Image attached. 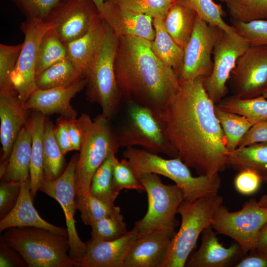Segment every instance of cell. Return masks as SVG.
I'll return each mask as SVG.
<instances>
[{
    "instance_id": "obj_28",
    "label": "cell",
    "mask_w": 267,
    "mask_h": 267,
    "mask_svg": "<svg viewBox=\"0 0 267 267\" xmlns=\"http://www.w3.org/2000/svg\"><path fill=\"white\" fill-rule=\"evenodd\" d=\"M153 25L155 36L151 41V48L165 65L173 69L178 78L183 66L184 50L167 31L164 19L153 18Z\"/></svg>"
},
{
    "instance_id": "obj_14",
    "label": "cell",
    "mask_w": 267,
    "mask_h": 267,
    "mask_svg": "<svg viewBox=\"0 0 267 267\" xmlns=\"http://www.w3.org/2000/svg\"><path fill=\"white\" fill-rule=\"evenodd\" d=\"M222 31L219 27L210 25L197 16L193 31L183 50L179 81L199 77L206 78L211 74L213 68L211 55Z\"/></svg>"
},
{
    "instance_id": "obj_44",
    "label": "cell",
    "mask_w": 267,
    "mask_h": 267,
    "mask_svg": "<svg viewBox=\"0 0 267 267\" xmlns=\"http://www.w3.org/2000/svg\"><path fill=\"white\" fill-rule=\"evenodd\" d=\"M23 47V43L9 45L0 44V88L11 86L10 77Z\"/></svg>"
},
{
    "instance_id": "obj_1",
    "label": "cell",
    "mask_w": 267,
    "mask_h": 267,
    "mask_svg": "<svg viewBox=\"0 0 267 267\" xmlns=\"http://www.w3.org/2000/svg\"><path fill=\"white\" fill-rule=\"evenodd\" d=\"M203 77L179 82V89L158 118L178 157L199 176H214L226 167V140Z\"/></svg>"
},
{
    "instance_id": "obj_18",
    "label": "cell",
    "mask_w": 267,
    "mask_h": 267,
    "mask_svg": "<svg viewBox=\"0 0 267 267\" xmlns=\"http://www.w3.org/2000/svg\"><path fill=\"white\" fill-rule=\"evenodd\" d=\"M103 21L118 38L134 36L152 41L155 36L153 18L146 14L122 8L107 0L99 10Z\"/></svg>"
},
{
    "instance_id": "obj_6",
    "label": "cell",
    "mask_w": 267,
    "mask_h": 267,
    "mask_svg": "<svg viewBox=\"0 0 267 267\" xmlns=\"http://www.w3.org/2000/svg\"><path fill=\"white\" fill-rule=\"evenodd\" d=\"M78 119L82 137L76 169V195L89 190L96 170L119 149L109 119L100 114L92 120L84 113Z\"/></svg>"
},
{
    "instance_id": "obj_17",
    "label": "cell",
    "mask_w": 267,
    "mask_h": 267,
    "mask_svg": "<svg viewBox=\"0 0 267 267\" xmlns=\"http://www.w3.org/2000/svg\"><path fill=\"white\" fill-rule=\"evenodd\" d=\"M28 117L17 92L11 86L0 88V163L9 161L14 144Z\"/></svg>"
},
{
    "instance_id": "obj_39",
    "label": "cell",
    "mask_w": 267,
    "mask_h": 267,
    "mask_svg": "<svg viewBox=\"0 0 267 267\" xmlns=\"http://www.w3.org/2000/svg\"><path fill=\"white\" fill-rule=\"evenodd\" d=\"M90 226L91 238L89 241L92 242L115 240L128 231L121 213L97 220Z\"/></svg>"
},
{
    "instance_id": "obj_12",
    "label": "cell",
    "mask_w": 267,
    "mask_h": 267,
    "mask_svg": "<svg viewBox=\"0 0 267 267\" xmlns=\"http://www.w3.org/2000/svg\"><path fill=\"white\" fill-rule=\"evenodd\" d=\"M78 157L79 154L73 155L60 176L53 180H44L39 189L60 204L64 213L68 233L69 255L75 261L83 258L88 249L87 243L80 239L77 233L74 219Z\"/></svg>"
},
{
    "instance_id": "obj_48",
    "label": "cell",
    "mask_w": 267,
    "mask_h": 267,
    "mask_svg": "<svg viewBox=\"0 0 267 267\" xmlns=\"http://www.w3.org/2000/svg\"><path fill=\"white\" fill-rule=\"evenodd\" d=\"M54 135L56 142L63 154L74 150L67 130V119L61 117L57 119L54 128Z\"/></svg>"
},
{
    "instance_id": "obj_32",
    "label": "cell",
    "mask_w": 267,
    "mask_h": 267,
    "mask_svg": "<svg viewBox=\"0 0 267 267\" xmlns=\"http://www.w3.org/2000/svg\"><path fill=\"white\" fill-rule=\"evenodd\" d=\"M216 105L222 109L245 116L253 126L267 121V99L262 95L249 99L232 95L225 96Z\"/></svg>"
},
{
    "instance_id": "obj_26",
    "label": "cell",
    "mask_w": 267,
    "mask_h": 267,
    "mask_svg": "<svg viewBox=\"0 0 267 267\" xmlns=\"http://www.w3.org/2000/svg\"><path fill=\"white\" fill-rule=\"evenodd\" d=\"M31 149V134L24 127L14 144L6 172L1 179V182H22L30 178Z\"/></svg>"
},
{
    "instance_id": "obj_9",
    "label": "cell",
    "mask_w": 267,
    "mask_h": 267,
    "mask_svg": "<svg viewBox=\"0 0 267 267\" xmlns=\"http://www.w3.org/2000/svg\"><path fill=\"white\" fill-rule=\"evenodd\" d=\"M115 134L119 148L138 145L152 153L178 157L165 137L162 123L156 114L134 100L127 99L126 119Z\"/></svg>"
},
{
    "instance_id": "obj_34",
    "label": "cell",
    "mask_w": 267,
    "mask_h": 267,
    "mask_svg": "<svg viewBox=\"0 0 267 267\" xmlns=\"http://www.w3.org/2000/svg\"><path fill=\"white\" fill-rule=\"evenodd\" d=\"M116 154L111 153L95 172L89 191L94 197L108 204H114L120 191L114 187L113 167Z\"/></svg>"
},
{
    "instance_id": "obj_19",
    "label": "cell",
    "mask_w": 267,
    "mask_h": 267,
    "mask_svg": "<svg viewBox=\"0 0 267 267\" xmlns=\"http://www.w3.org/2000/svg\"><path fill=\"white\" fill-rule=\"evenodd\" d=\"M86 85V78L74 84L47 89H37L23 105L24 109L45 116L58 114L66 119L77 118L78 113L70 104L72 98Z\"/></svg>"
},
{
    "instance_id": "obj_49",
    "label": "cell",
    "mask_w": 267,
    "mask_h": 267,
    "mask_svg": "<svg viewBox=\"0 0 267 267\" xmlns=\"http://www.w3.org/2000/svg\"><path fill=\"white\" fill-rule=\"evenodd\" d=\"M267 141V121L254 125L245 134L238 147L252 143Z\"/></svg>"
},
{
    "instance_id": "obj_11",
    "label": "cell",
    "mask_w": 267,
    "mask_h": 267,
    "mask_svg": "<svg viewBox=\"0 0 267 267\" xmlns=\"http://www.w3.org/2000/svg\"><path fill=\"white\" fill-rule=\"evenodd\" d=\"M52 28L51 23L38 19H26L21 24L24 40L10 77V84L23 105L37 89L35 80L39 45L44 35Z\"/></svg>"
},
{
    "instance_id": "obj_5",
    "label": "cell",
    "mask_w": 267,
    "mask_h": 267,
    "mask_svg": "<svg viewBox=\"0 0 267 267\" xmlns=\"http://www.w3.org/2000/svg\"><path fill=\"white\" fill-rule=\"evenodd\" d=\"M105 23L103 35L86 73V87L89 101L97 103L101 114L109 119L117 110L122 95L114 67L119 39Z\"/></svg>"
},
{
    "instance_id": "obj_53",
    "label": "cell",
    "mask_w": 267,
    "mask_h": 267,
    "mask_svg": "<svg viewBox=\"0 0 267 267\" xmlns=\"http://www.w3.org/2000/svg\"><path fill=\"white\" fill-rule=\"evenodd\" d=\"M257 203L259 206L267 208V194L262 196Z\"/></svg>"
},
{
    "instance_id": "obj_3",
    "label": "cell",
    "mask_w": 267,
    "mask_h": 267,
    "mask_svg": "<svg viewBox=\"0 0 267 267\" xmlns=\"http://www.w3.org/2000/svg\"><path fill=\"white\" fill-rule=\"evenodd\" d=\"M123 156L128 160L138 178L147 173L166 177L181 189L185 200L192 201L217 194L221 185L219 175L192 176L189 167L178 157L164 159L133 146L126 147Z\"/></svg>"
},
{
    "instance_id": "obj_25",
    "label": "cell",
    "mask_w": 267,
    "mask_h": 267,
    "mask_svg": "<svg viewBox=\"0 0 267 267\" xmlns=\"http://www.w3.org/2000/svg\"><path fill=\"white\" fill-rule=\"evenodd\" d=\"M105 23L99 17L88 31L79 38L66 44L67 57L85 73L101 41Z\"/></svg>"
},
{
    "instance_id": "obj_31",
    "label": "cell",
    "mask_w": 267,
    "mask_h": 267,
    "mask_svg": "<svg viewBox=\"0 0 267 267\" xmlns=\"http://www.w3.org/2000/svg\"><path fill=\"white\" fill-rule=\"evenodd\" d=\"M54 128L52 122L46 118L43 136L44 181L53 180L64 171L65 155L56 142Z\"/></svg>"
},
{
    "instance_id": "obj_8",
    "label": "cell",
    "mask_w": 267,
    "mask_h": 267,
    "mask_svg": "<svg viewBox=\"0 0 267 267\" xmlns=\"http://www.w3.org/2000/svg\"><path fill=\"white\" fill-rule=\"evenodd\" d=\"M138 178L147 193L148 210L144 217L135 223L137 238L158 231H165L173 238L178 223L176 215L184 200L183 192L176 184H164L156 174H144Z\"/></svg>"
},
{
    "instance_id": "obj_13",
    "label": "cell",
    "mask_w": 267,
    "mask_h": 267,
    "mask_svg": "<svg viewBox=\"0 0 267 267\" xmlns=\"http://www.w3.org/2000/svg\"><path fill=\"white\" fill-rule=\"evenodd\" d=\"M251 44L236 33L222 30L213 50V68L211 74L204 78L203 86L209 98L217 104L228 92L227 83L237 60Z\"/></svg>"
},
{
    "instance_id": "obj_24",
    "label": "cell",
    "mask_w": 267,
    "mask_h": 267,
    "mask_svg": "<svg viewBox=\"0 0 267 267\" xmlns=\"http://www.w3.org/2000/svg\"><path fill=\"white\" fill-rule=\"evenodd\" d=\"M46 116L35 111L28 118L25 127L32 136L30 163V190L34 199L44 182L43 166V136Z\"/></svg>"
},
{
    "instance_id": "obj_4",
    "label": "cell",
    "mask_w": 267,
    "mask_h": 267,
    "mask_svg": "<svg viewBox=\"0 0 267 267\" xmlns=\"http://www.w3.org/2000/svg\"><path fill=\"white\" fill-rule=\"evenodd\" d=\"M2 236L29 267H79L67 254L70 248L67 236L33 226L9 227Z\"/></svg>"
},
{
    "instance_id": "obj_29",
    "label": "cell",
    "mask_w": 267,
    "mask_h": 267,
    "mask_svg": "<svg viewBox=\"0 0 267 267\" xmlns=\"http://www.w3.org/2000/svg\"><path fill=\"white\" fill-rule=\"evenodd\" d=\"M197 16L192 8L176 1L164 19L167 31L183 50L193 31Z\"/></svg>"
},
{
    "instance_id": "obj_16",
    "label": "cell",
    "mask_w": 267,
    "mask_h": 267,
    "mask_svg": "<svg viewBox=\"0 0 267 267\" xmlns=\"http://www.w3.org/2000/svg\"><path fill=\"white\" fill-rule=\"evenodd\" d=\"M99 16L92 0H62L45 21L52 25L65 44L86 33Z\"/></svg>"
},
{
    "instance_id": "obj_38",
    "label": "cell",
    "mask_w": 267,
    "mask_h": 267,
    "mask_svg": "<svg viewBox=\"0 0 267 267\" xmlns=\"http://www.w3.org/2000/svg\"><path fill=\"white\" fill-rule=\"evenodd\" d=\"M177 1L192 8L198 16L208 24L217 26L229 33H235L234 28L223 20L226 13L222 5L213 0H177Z\"/></svg>"
},
{
    "instance_id": "obj_35",
    "label": "cell",
    "mask_w": 267,
    "mask_h": 267,
    "mask_svg": "<svg viewBox=\"0 0 267 267\" xmlns=\"http://www.w3.org/2000/svg\"><path fill=\"white\" fill-rule=\"evenodd\" d=\"M67 57L65 44L53 28L47 31L41 41L36 67V76Z\"/></svg>"
},
{
    "instance_id": "obj_47",
    "label": "cell",
    "mask_w": 267,
    "mask_h": 267,
    "mask_svg": "<svg viewBox=\"0 0 267 267\" xmlns=\"http://www.w3.org/2000/svg\"><path fill=\"white\" fill-rule=\"evenodd\" d=\"M25 267L28 265L22 256L0 238V267Z\"/></svg>"
},
{
    "instance_id": "obj_55",
    "label": "cell",
    "mask_w": 267,
    "mask_h": 267,
    "mask_svg": "<svg viewBox=\"0 0 267 267\" xmlns=\"http://www.w3.org/2000/svg\"><path fill=\"white\" fill-rule=\"evenodd\" d=\"M261 95L267 99V84L264 89Z\"/></svg>"
},
{
    "instance_id": "obj_56",
    "label": "cell",
    "mask_w": 267,
    "mask_h": 267,
    "mask_svg": "<svg viewBox=\"0 0 267 267\" xmlns=\"http://www.w3.org/2000/svg\"></svg>"
},
{
    "instance_id": "obj_36",
    "label": "cell",
    "mask_w": 267,
    "mask_h": 267,
    "mask_svg": "<svg viewBox=\"0 0 267 267\" xmlns=\"http://www.w3.org/2000/svg\"><path fill=\"white\" fill-rule=\"evenodd\" d=\"M76 210L80 211L82 222L90 225L99 219L121 213L119 207L105 203L93 196L89 190L76 196Z\"/></svg>"
},
{
    "instance_id": "obj_21",
    "label": "cell",
    "mask_w": 267,
    "mask_h": 267,
    "mask_svg": "<svg viewBox=\"0 0 267 267\" xmlns=\"http://www.w3.org/2000/svg\"><path fill=\"white\" fill-rule=\"evenodd\" d=\"M138 237L134 228L115 240L99 242L88 241L85 256L76 261L81 267H124L126 256Z\"/></svg>"
},
{
    "instance_id": "obj_41",
    "label": "cell",
    "mask_w": 267,
    "mask_h": 267,
    "mask_svg": "<svg viewBox=\"0 0 267 267\" xmlns=\"http://www.w3.org/2000/svg\"><path fill=\"white\" fill-rule=\"evenodd\" d=\"M113 181L115 188L119 191L124 189L135 190L143 192L145 189L139 179L126 158L119 161L115 157L113 167Z\"/></svg>"
},
{
    "instance_id": "obj_10",
    "label": "cell",
    "mask_w": 267,
    "mask_h": 267,
    "mask_svg": "<svg viewBox=\"0 0 267 267\" xmlns=\"http://www.w3.org/2000/svg\"><path fill=\"white\" fill-rule=\"evenodd\" d=\"M267 222V208L259 206L254 199L244 203L238 211L230 212L221 205L215 211L211 226L218 233L232 238L245 255L255 251L257 237Z\"/></svg>"
},
{
    "instance_id": "obj_15",
    "label": "cell",
    "mask_w": 267,
    "mask_h": 267,
    "mask_svg": "<svg viewBox=\"0 0 267 267\" xmlns=\"http://www.w3.org/2000/svg\"><path fill=\"white\" fill-rule=\"evenodd\" d=\"M227 83L232 95L241 98L261 95L267 84V46L251 44L237 59Z\"/></svg>"
},
{
    "instance_id": "obj_52",
    "label": "cell",
    "mask_w": 267,
    "mask_h": 267,
    "mask_svg": "<svg viewBox=\"0 0 267 267\" xmlns=\"http://www.w3.org/2000/svg\"><path fill=\"white\" fill-rule=\"evenodd\" d=\"M255 252L267 257V222L258 232Z\"/></svg>"
},
{
    "instance_id": "obj_33",
    "label": "cell",
    "mask_w": 267,
    "mask_h": 267,
    "mask_svg": "<svg viewBox=\"0 0 267 267\" xmlns=\"http://www.w3.org/2000/svg\"><path fill=\"white\" fill-rule=\"evenodd\" d=\"M215 112L225 135L228 151L234 150L252 124L245 116L222 109L216 104Z\"/></svg>"
},
{
    "instance_id": "obj_50",
    "label": "cell",
    "mask_w": 267,
    "mask_h": 267,
    "mask_svg": "<svg viewBox=\"0 0 267 267\" xmlns=\"http://www.w3.org/2000/svg\"><path fill=\"white\" fill-rule=\"evenodd\" d=\"M244 255L235 267H267V257L257 252H250Z\"/></svg>"
},
{
    "instance_id": "obj_30",
    "label": "cell",
    "mask_w": 267,
    "mask_h": 267,
    "mask_svg": "<svg viewBox=\"0 0 267 267\" xmlns=\"http://www.w3.org/2000/svg\"><path fill=\"white\" fill-rule=\"evenodd\" d=\"M84 78V72L67 58L37 75L35 83L37 89H47L69 86Z\"/></svg>"
},
{
    "instance_id": "obj_20",
    "label": "cell",
    "mask_w": 267,
    "mask_h": 267,
    "mask_svg": "<svg viewBox=\"0 0 267 267\" xmlns=\"http://www.w3.org/2000/svg\"><path fill=\"white\" fill-rule=\"evenodd\" d=\"M211 225L202 231V243L198 250L187 259V267H234L245 254L235 241L230 247H224L219 242Z\"/></svg>"
},
{
    "instance_id": "obj_2",
    "label": "cell",
    "mask_w": 267,
    "mask_h": 267,
    "mask_svg": "<svg viewBox=\"0 0 267 267\" xmlns=\"http://www.w3.org/2000/svg\"><path fill=\"white\" fill-rule=\"evenodd\" d=\"M118 39L114 67L122 95L158 118L179 90L178 77L154 53L151 41L134 36Z\"/></svg>"
},
{
    "instance_id": "obj_54",
    "label": "cell",
    "mask_w": 267,
    "mask_h": 267,
    "mask_svg": "<svg viewBox=\"0 0 267 267\" xmlns=\"http://www.w3.org/2000/svg\"><path fill=\"white\" fill-rule=\"evenodd\" d=\"M92 0L96 5L99 12V10L100 8H101L102 5L107 0Z\"/></svg>"
},
{
    "instance_id": "obj_46",
    "label": "cell",
    "mask_w": 267,
    "mask_h": 267,
    "mask_svg": "<svg viewBox=\"0 0 267 267\" xmlns=\"http://www.w3.org/2000/svg\"><path fill=\"white\" fill-rule=\"evenodd\" d=\"M236 176L234 184L236 190L243 195H249L259 188L263 180L259 174L251 169H243Z\"/></svg>"
},
{
    "instance_id": "obj_51",
    "label": "cell",
    "mask_w": 267,
    "mask_h": 267,
    "mask_svg": "<svg viewBox=\"0 0 267 267\" xmlns=\"http://www.w3.org/2000/svg\"><path fill=\"white\" fill-rule=\"evenodd\" d=\"M67 130L74 150H80L82 133L77 118L67 119Z\"/></svg>"
},
{
    "instance_id": "obj_45",
    "label": "cell",
    "mask_w": 267,
    "mask_h": 267,
    "mask_svg": "<svg viewBox=\"0 0 267 267\" xmlns=\"http://www.w3.org/2000/svg\"><path fill=\"white\" fill-rule=\"evenodd\" d=\"M21 182H6L0 184V219L6 217L15 206L20 194Z\"/></svg>"
},
{
    "instance_id": "obj_37",
    "label": "cell",
    "mask_w": 267,
    "mask_h": 267,
    "mask_svg": "<svg viewBox=\"0 0 267 267\" xmlns=\"http://www.w3.org/2000/svg\"><path fill=\"white\" fill-rule=\"evenodd\" d=\"M226 3L235 22L247 23L267 19V0H221Z\"/></svg>"
},
{
    "instance_id": "obj_7",
    "label": "cell",
    "mask_w": 267,
    "mask_h": 267,
    "mask_svg": "<svg viewBox=\"0 0 267 267\" xmlns=\"http://www.w3.org/2000/svg\"><path fill=\"white\" fill-rule=\"evenodd\" d=\"M222 202L217 193L180 203L177 211L181 218L180 227L171 240L163 267L185 266L199 235L211 225L212 217Z\"/></svg>"
},
{
    "instance_id": "obj_40",
    "label": "cell",
    "mask_w": 267,
    "mask_h": 267,
    "mask_svg": "<svg viewBox=\"0 0 267 267\" xmlns=\"http://www.w3.org/2000/svg\"><path fill=\"white\" fill-rule=\"evenodd\" d=\"M122 8L164 19L177 0H112Z\"/></svg>"
},
{
    "instance_id": "obj_43",
    "label": "cell",
    "mask_w": 267,
    "mask_h": 267,
    "mask_svg": "<svg viewBox=\"0 0 267 267\" xmlns=\"http://www.w3.org/2000/svg\"><path fill=\"white\" fill-rule=\"evenodd\" d=\"M235 33L251 44L267 46V20H258L247 23L233 21Z\"/></svg>"
},
{
    "instance_id": "obj_22",
    "label": "cell",
    "mask_w": 267,
    "mask_h": 267,
    "mask_svg": "<svg viewBox=\"0 0 267 267\" xmlns=\"http://www.w3.org/2000/svg\"><path fill=\"white\" fill-rule=\"evenodd\" d=\"M172 238L163 231L137 238L126 256L124 267H163Z\"/></svg>"
},
{
    "instance_id": "obj_27",
    "label": "cell",
    "mask_w": 267,
    "mask_h": 267,
    "mask_svg": "<svg viewBox=\"0 0 267 267\" xmlns=\"http://www.w3.org/2000/svg\"><path fill=\"white\" fill-rule=\"evenodd\" d=\"M226 163V166L239 171L246 169L254 170L259 174L263 182L267 183V141L252 143L229 151Z\"/></svg>"
},
{
    "instance_id": "obj_23",
    "label": "cell",
    "mask_w": 267,
    "mask_h": 267,
    "mask_svg": "<svg viewBox=\"0 0 267 267\" xmlns=\"http://www.w3.org/2000/svg\"><path fill=\"white\" fill-rule=\"evenodd\" d=\"M30 178L21 182L18 200L9 213L0 221V231L12 227L33 226L49 230L68 237L67 228L53 225L42 218L33 205Z\"/></svg>"
},
{
    "instance_id": "obj_42",
    "label": "cell",
    "mask_w": 267,
    "mask_h": 267,
    "mask_svg": "<svg viewBox=\"0 0 267 267\" xmlns=\"http://www.w3.org/2000/svg\"><path fill=\"white\" fill-rule=\"evenodd\" d=\"M26 16V19L45 21L62 0H9Z\"/></svg>"
}]
</instances>
